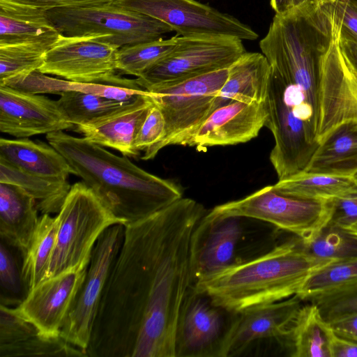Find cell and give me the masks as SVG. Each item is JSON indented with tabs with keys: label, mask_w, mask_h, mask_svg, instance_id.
Segmentation results:
<instances>
[{
	"label": "cell",
	"mask_w": 357,
	"mask_h": 357,
	"mask_svg": "<svg viewBox=\"0 0 357 357\" xmlns=\"http://www.w3.org/2000/svg\"><path fill=\"white\" fill-rule=\"evenodd\" d=\"M202 204L183 198L126 224L86 349L90 357H176L178 321L195 284Z\"/></svg>",
	"instance_id": "obj_1"
},
{
	"label": "cell",
	"mask_w": 357,
	"mask_h": 357,
	"mask_svg": "<svg viewBox=\"0 0 357 357\" xmlns=\"http://www.w3.org/2000/svg\"><path fill=\"white\" fill-rule=\"evenodd\" d=\"M49 144L124 225L144 219L183 197L178 185L139 167L128 156L63 131L46 135Z\"/></svg>",
	"instance_id": "obj_2"
},
{
	"label": "cell",
	"mask_w": 357,
	"mask_h": 357,
	"mask_svg": "<svg viewBox=\"0 0 357 357\" xmlns=\"http://www.w3.org/2000/svg\"><path fill=\"white\" fill-rule=\"evenodd\" d=\"M325 264L310 257L298 238L202 278L194 289L215 305L235 314L298 295L310 275Z\"/></svg>",
	"instance_id": "obj_3"
},
{
	"label": "cell",
	"mask_w": 357,
	"mask_h": 357,
	"mask_svg": "<svg viewBox=\"0 0 357 357\" xmlns=\"http://www.w3.org/2000/svg\"><path fill=\"white\" fill-rule=\"evenodd\" d=\"M56 215L59 227L47 279L87 268L102 233L115 224L124 225L83 181L71 185Z\"/></svg>",
	"instance_id": "obj_4"
},
{
	"label": "cell",
	"mask_w": 357,
	"mask_h": 357,
	"mask_svg": "<svg viewBox=\"0 0 357 357\" xmlns=\"http://www.w3.org/2000/svg\"><path fill=\"white\" fill-rule=\"evenodd\" d=\"M229 68L147 91L164 116L165 130L162 139L144 151L142 160L154 158L167 146H191L198 129L211 113L215 98L227 79Z\"/></svg>",
	"instance_id": "obj_5"
},
{
	"label": "cell",
	"mask_w": 357,
	"mask_h": 357,
	"mask_svg": "<svg viewBox=\"0 0 357 357\" xmlns=\"http://www.w3.org/2000/svg\"><path fill=\"white\" fill-rule=\"evenodd\" d=\"M249 218L269 222L304 242L313 239L330 222L329 199H304L279 194L266 185L240 199L215 206L203 219Z\"/></svg>",
	"instance_id": "obj_6"
},
{
	"label": "cell",
	"mask_w": 357,
	"mask_h": 357,
	"mask_svg": "<svg viewBox=\"0 0 357 357\" xmlns=\"http://www.w3.org/2000/svg\"><path fill=\"white\" fill-rule=\"evenodd\" d=\"M47 14L65 36H103L101 40L119 47L158 40L173 31L161 21L113 3L54 8Z\"/></svg>",
	"instance_id": "obj_7"
},
{
	"label": "cell",
	"mask_w": 357,
	"mask_h": 357,
	"mask_svg": "<svg viewBox=\"0 0 357 357\" xmlns=\"http://www.w3.org/2000/svg\"><path fill=\"white\" fill-rule=\"evenodd\" d=\"M243 40L229 36H178L174 50L135 79L144 90L174 84L229 68L245 53Z\"/></svg>",
	"instance_id": "obj_8"
},
{
	"label": "cell",
	"mask_w": 357,
	"mask_h": 357,
	"mask_svg": "<svg viewBox=\"0 0 357 357\" xmlns=\"http://www.w3.org/2000/svg\"><path fill=\"white\" fill-rule=\"evenodd\" d=\"M348 0H336L329 38L321 58L319 86L320 142L340 124L357 121V69L340 46L342 20Z\"/></svg>",
	"instance_id": "obj_9"
},
{
	"label": "cell",
	"mask_w": 357,
	"mask_h": 357,
	"mask_svg": "<svg viewBox=\"0 0 357 357\" xmlns=\"http://www.w3.org/2000/svg\"><path fill=\"white\" fill-rule=\"evenodd\" d=\"M103 36H65L47 52L38 71L77 82L101 83L140 88L135 79L116 75L119 46L104 42ZM142 89V88H141Z\"/></svg>",
	"instance_id": "obj_10"
},
{
	"label": "cell",
	"mask_w": 357,
	"mask_h": 357,
	"mask_svg": "<svg viewBox=\"0 0 357 357\" xmlns=\"http://www.w3.org/2000/svg\"><path fill=\"white\" fill-rule=\"evenodd\" d=\"M113 3L169 25L177 35L257 39V33L228 13L196 0H114Z\"/></svg>",
	"instance_id": "obj_11"
},
{
	"label": "cell",
	"mask_w": 357,
	"mask_h": 357,
	"mask_svg": "<svg viewBox=\"0 0 357 357\" xmlns=\"http://www.w3.org/2000/svg\"><path fill=\"white\" fill-rule=\"evenodd\" d=\"M124 233L125 225L119 223L109 227L98 238L84 280L61 330L60 335L66 341L86 354L102 293Z\"/></svg>",
	"instance_id": "obj_12"
},
{
	"label": "cell",
	"mask_w": 357,
	"mask_h": 357,
	"mask_svg": "<svg viewBox=\"0 0 357 357\" xmlns=\"http://www.w3.org/2000/svg\"><path fill=\"white\" fill-rule=\"evenodd\" d=\"M302 301L294 295L234 314L220 344L218 357L237 356L257 340L286 337L302 306Z\"/></svg>",
	"instance_id": "obj_13"
},
{
	"label": "cell",
	"mask_w": 357,
	"mask_h": 357,
	"mask_svg": "<svg viewBox=\"0 0 357 357\" xmlns=\"http://www.w3.org/2000/svg\"><path fill=\"white\" fill-rule=\"evenodd\" d=\"M56 100L0 85V131L17 138L74 129Z\"/></svg>",
	"instance_id": "obj_14"
},
{
	"label": "cell",
	"mask_w": 357,
	"mask_h": 357,
	"mask_svg": "<svg viewBox=\"0 0 357 357\" xmlns=\"http://www.w3.org/2000/svg\"><path fill=\"white\" fill-rule=\"evenodd\" d=\"M87 270H71L45 280L29 291L16 309L43 335H60Z\"/></svg>",
	"instance_id": "obj_15"
},
{
	"label": "cell",
	"mask_w": 357,
	"mask_h": 357,
	"mask_svg": "<svg viewBox=\"0 0 357 357\" xmlns=\"http://www.w3.org/2000/svg\"><path fill=\"white\" fill-rule=\"evenodd\" d=\"M224 311L193 287L180 316L176 357H218L229 326L226 324Z\"/></svg>",
	"instance_id": "obj_16"
},
{
	"label": "cell",
	"mask_w": 357,
	"mask_h": 357,
	"mask_svg": "<svg viewBox=\"0 0 357 357\" xmlns=\"http://www.w3.org/2000/svg\"><path fill=\"white\" fill-rule=\"evenodd\" d=\"M268 117L266 101L233 100L211 113L196 132L191 146L205 151L211 146L245 143L259 135Z\"/></svg>",
	"instance_id": "obj_17"
},
{
	"label": "cell",
	"mask_w": 357,
	"mask_h": 357,
	"mask_svg": "<svg viewBox=\"0 0 357 357\" xmlns=\"http://www.w3.org/2000/svg\"><path fill=\"white\" fill-rule=\"evenodd\" d=\"M153 105L146 91L123 107L76 126L73 130L94 144L119 151L123 155L136 157L139 153L135 149V138Z\"/></svg>",
	"instance_id": "obj_18"
},
{
	"label": "cell",
	"mask_w": 357,
	"mask_h": 357,
	"mask_svg": "<svg viewBox=\"0 0 357 357\" xmlns=\"http://www.w3.org/2000/svg\"><path fill=\"white\" fill-rule=\"evenodd\" d=\"M240 220L238 217L214 221L202 219L195 236V283L236 263V248L242 234Z\"/></svg>",
	"instance_id": "obj_19"
},
{
	"label": "cell",
	"mask_w": 357,
	"mask_h": 357,
	"mask_svg": "<svg viewBox=\"0 0 357 357\" xmlns=\"http://www.w3.org/2000/svg\"><path fill=\"white\" fill-rule=\"evenodd\" d=\"M61 34L47 10L0 0V45L39 43L52 47Z\"/></svg>",
	"instance_id": "obj_20"
},
{
	"label": "cell",
	"mask_w": 357,
	"mask_h": 357,
	"mask_svg": "<svg viewBox=\"0 0 357 357\" xmlns=\"http://www.w3.org/2000/svg\"><path fill=\"white\" fill-rule=\"evenodd\" d=\"M342 177L357 176V121L342 123L320 142L304 172Z\"/></svg>",
	"instance_id": "obj_21"
},
{
	"label": "cell",
	"mask_w": 357,
	"mask_h": 357,
	"mask_svg": "<svg viewBox=\"0 0 357 357\" xmlns=\"http://www.w3.org/2000/svg\"><path fill=\"white\" fill-rule=\"evenodd\" d=\"M271 71L270 64L262 53H245L230 66L227 79L215 98L211 112L236 100L264 102Z\"/></svg>",
	"instance_id": "obj_22"
},
{
	"label": "cell",
	"mask_w": 357,
	"mask_h": 357,
	"mask_svg": "<svg viewBox=\"0 0 357 357\" xmlns=\"http://www.w3.org/2000/svg\"><path fill=\"white\" fill-rule=\"evenodd\" d=\"M36 200L15 184L0 182V238L25 254L38 224Z\"/></svg>",
	"instance_id": "obj_23"
},
{
	"label": "cell",
	"mask_w": 357,
	"mask_h": 357,
	"mask_svg": "<svg viewBox=\"0 0 357 357\" xmlns=\"http://www.w3.org/2000/svg\"><path fill=\"white\" fill-rule=\"evenodd\" d=\"M0 158L24 172L52 180L65 181L74 174L66 159L53 146L28 138L1 137Z\"/></svg>",
	"instance_id": "obj_24"
},
{
	"label": "cell",
	"mask_w": 357,
	"mask_h": 357,
	"mask_svg": "<svg viewBox=\"0 0 357 357\" xmlns=\"http://www.w3.org/2000/svg\"><path fill=\"white\" fill-rule=\"evenodd\" d=\"M333 328L313 303L302 305L288 335L293 357H331Z\"/></svg>",
	"instance_id": "obj_25"
},
{
	"label": "cell",
	"mask_w": 357,
	"mask_h": 357,
	"mask_svg": "<svg viewBox=\"0 0 357 357\" xmlns=\"http://www.w3.org/2000/svg\"><path fill=\"white\" fill-rule=\"evenodd\" d=\"M0 182L15 184L28 192L41 214H58L70 191L67 180L56 181L24 172L0 158Z\"/></svg>",
	"instance_id": "obj_26"
},
{
	"label": "cell",
	"mask_w": 357,
	"mask_h": 357,
	"mask_svg": "<svg viewBox=\"0 0 357 357\" xmlns=\"http://www.w3.org/2000/svg\"><path fill=\"white\" fill-rule=\"evenodd\" d=\"M4 85L34 94L78 91L128 101L133 96L130 88L101 83H84L54 78L38 70L8 81Z\"/></svg>",
	"instance_id": "obj_27"
},
{
	"label": "cell",
	"mask_w": 357,
	"mask_h": 357,
	"mask_svg": "<svg viewBox=\"0 0 357 357\" xmlns=\"http://www.w3.org/2000/svg\"><path fill=\"white\" fill-rule=\"evenodd\" d=\"M58 227L57 215L52 217L50 214H41L23 262L22 276L29 293L47 279Z\"/></svg>",
	"instance_id": "obj_28"
},
{
	"label": "cell",
	"mask_w": 357,
	"mask_h": 357,
	"mask_svg": "<svg viewBox=\"0 0 357 357\" xmlns=\"http://www.w3.org/2000/svg\"><path fill=\"white\" fill-rule=\"evenodd\" d=\"M357 185V176L342 177L301 172L273 185L280 195L304 199L326 200L348 192Z\"/></svg>",
	"instance_id": "obj_29"
},
{
	"label": "cell",
	"mask_w": 357,
	"mask_h": 357,
	"mask_svg": "<svg viewBox=\"0 0 357 357\" xmlns=\"http://www.w3.org/2000/svg\"><path fill=\"white\" fill-rule=\"evenodd\" d=\"M301 243L310 257L324 264L357 258V234L331 222L313 239Z\"/></svg>",
	"instance_id": "obj_30"
},
{
	"label": "cell",
	"mask_w": 357,
	"mask_h": 357,
	"mask_svg": "<svg viewBox=\"0 0 357 357\" xmlns=\"http://www.w3.org/2000/svg\"><path fill=\"white\" fill-rule=\"evenodd\" d=\"M178 35L168 39L128 45L116 54V68L121 74L140 77L146 70L165 58L176 47Z\"/></svg>",
	"instance_id": "obj_31"
},
{
	"label": "cell",
	"mask_w": 357,
	"mask_h": 357,
	"mask_svg": "<svg viewBox=\"0 0 357 357\" xmlns=\"http://www.w3.org/2000/svg\"><path fill=\"white\" fill-rule=\"evenodd\" d=\"M25 253L0 238V305L17 307L29 294L22 267Z\"/></svg>",
	"instance_id": "obj_32"
},
{
	"label": "cell",
	"mask_w": 357,
	"mask_h": 357,
	"mask_svg": "<svg viewBox=\"0 0 357 357\" xmlns=\"http://www.w3.org/2000/svg\"><path fill=\"white\" fill-rule=\"evenodd\" d=\"M59 96L56 102L68 121L75 127L107 115L135 99L120 101L78 91H65Z\"/></svg>",
	"instance_id": "obj_33"
},
{
	"label": "cell",
	"mask_w": 357,
	"mask_h": 357,
	"mask_svg": "<svg viewBox=\"0 0 357 357\" xmlns=\"http://www.w3.org/2000/svg\"><path fill=\"white\" fill-rule=\"evenodd\" d=\"M357 284V258L325 264L314 271L298 296L303 301Z\"/></svg>",
	"instance_id": "obj_34"
},
{
	"label": "cell",
	"mask_w": 357,
	"mask_h": 357,
	"mask_svg": "<svg viewBox=\"0 0 357 357\" xmlns=\"http://www.w3.org/2000/svg\"><path fill=\"white\" fill-rule=\"evenodd\" d=\"M52 47L39 43L0 45V85L38 70Z\"/></svg>",
	"instance_id": "obj_35"
},
{
	"label": "cell",
	"mask_w": 357,
	"mask_h": 357,
	"mask_svg": "<svg viewBox=\"0 0 357 357\" xmlns=\"http://www.w3.org/2000/svg\"><path fill=\"white\" fill-rule=\"evenodd\" d=\"M328 324L357 313V284L320 294L309 300Z\"/></svg>",
	"instance_id": "obj_36"
},
{
	"label": "cell",
	"mask_w": 357,
	"mask_h": 357,
	"mask_svg": "<svg viewBox=\"0 0 357 357\" xmlns=\"http://www.w3.org/2000/svg\"><path fill=\"white\" fill-rule=\"evenodd\" d=\"M165 130V121L160 109L154 103L150 109L135 141V149L140 153L162 139Z\"/></svg>",
	"instance_id": "obj_37"
},
{
	"label": "cell",
	"mask_w": 357,
	"mask_h": 357,
	"mask_svg": "<svg viewBox=\"0 0 357 357\" xmlns=\"http://www.w3.org/2000/svg\"><path fill=\"white\" fill-rule=\"evenodd\" d=\"M331 223L349 228L357 222V185L340 197L329 199Z\"/></svg>",
	"instance_id": "obj_38"
},
{
	"label": "cell",
	"mask_w": 357,
	"mask_h": 357,
	"mask_svg": "<svg viewBox=\"0 0 357 357\" xmlns=\"http://www.w3.org/2000/svg\"><path fill=\"white\" fill-rule=\"evenodd\" d=\"M45 10L64 7L95 6L113 3L114 0H10Z\"/></svg>",
	"instance_id": "obj_39"
},
{
	"label": "cell",
	"mask_w": 357,
	"mask_h": 357,
	"mask_svg": "<svg viewBox=\"0 0 357 357\" xmlns=\"http://www.w3.org/2000/svg\"><path fill=\"white\" fill-rule=\"evenodd\" d=\"M330 351L331 357H357V342L339 335L333 329Z\"/></svg>",
	"instance_id": "obj_40"
},
{
	"label": "cell",
	"mask_w": 357,
	"mask_h": 357,
	"mask_svg": "<svg viewBox=\"0 0 357 357\" xmlns=\"http://www.w3.org/2000/svg\"><path fill=\"white\" fill-rule=\"evenodd\" d=\"M340 37L357 40V0H349L342 20Z\"/></svg>",
	"instance_id": "obj_41"
},
{
	"label": "cell",
	"mask_w": 357,
	"mask_h": 357,
	"mask_svg": "<svg viewBox=\"0 0 357 357\" xmlns=\"http://www.w3.org/2000/svg\"><path fill=\"white\" fill-rule=\"evenodd\" d=\"M329 324L339 335L357 342V313L341 318Z\"/></svg>",
	"instance_id": "obj_42"
},
{
	"label": "cell",
	"mask_w": 357,
	"mask_h": 357,
	"mask_svg": "<svg viewBox=\"0 0 357 357\" xmlns=\"http://www.w3.org/2000/svg\"><path fill=\"white\" fill-rule=\"evenodd\" d=\"M340 46L347 60L357 69V40L340 37Z\"/></svg>",
	"instance_id": "obj_43"
},
{
	"label": "cell",
	"mask_w": 357,
	"mask_h": 357,
	"mask_svg": "<svg viewBox=\"0 0 357 357\" xmlns=\"http://www.w3.org/2000/svg\"><path fill=\"white\" fill-rule=\"evenodd\" d=\"M270 5L275 14H283L294 8L292 0H270Z\"/></svg>",
	"instance_id": "obj_44"
},
{
	"label": "cell",
	"mask_w": 357,
	"mask_h": 357,
	"mask_svg": "<svg viewBox=\"0 0 357 357\" xmlns=\"http://www.w3.org/2000/svg\"><path fill=\"white\" fill-rule=\"evenodd\" d=\"M293 1V6L294 7H298L301 5L305 4V3L311 1V0H292Z\"/></svg>",
	"instance_id": "obj_45"
},
{
	"label": "cell",
	"mask_w": 357,
	"mask_h": 357,
	"mask_svg": "<svg viewBox=\"0 0 357 357\" xmlns=\"http://www.w3.org/2000/svg\"><path fill=\"white\" fill-rule=\"evenodd\" d=\"M347 229L357 234V222Z\"/></svg>",
	"instance_id": "obj_46"
},
{
	"label": "cell",
	"mask_w": 357,
	"mask_h": 357,
	"mask_svg": "<svg viewBox=\"0 0 357 357\" xmlns=\"http://www.w3.org/2000/svg\"><path fill=\"white\" fill-rule=\"evenodd\" d=\"M313 1H316V0H313Z\"/></svg>",
	"instance_id": "obj_47"
}]
</instances>
